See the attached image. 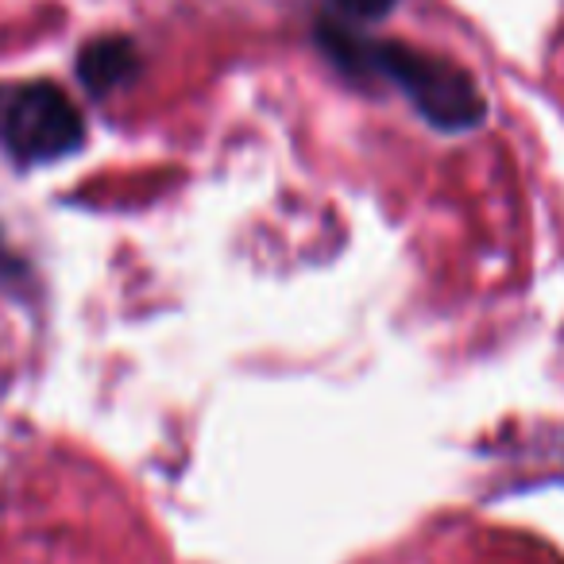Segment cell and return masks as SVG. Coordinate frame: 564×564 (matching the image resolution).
<instances>
[{"label":"cell","mask_w":564,"mask_h":564,"mask_svg":"<svg viewBox=\"0 0 564 564\" xmlns=\"http://www.w3.org/2000/svg\"><path fill=\"white\" fill-rule=\"evenodd\" d=\"M325 43L348 70L383 74L394 86H402L410 101H414V109L430 124L445 128V132L476 128L487 117L484 89L476 86V78L468 70H460V66L445 63V58L402 47V43L356 40L352 32H340L333 24H325Z\"/></svg>","instance_id":"cell-1"},{"label":"cell","mask_w":564,"mask_h":564,"mask_svg":"<svg viewBox=\"0 0 564 564\" xmlns=\"http://www.w3.org/2000/svg\"><path fill=\"white\" fill-rule=\"evenodd\" d=\"M86 120L78 105L51 82L24 86L4 109V143L20 163H55L82 148Z\"/></svg>","instance_id":"cell-2"},{"label":"cell","mask_w":564,"mask_h":564,"mask_svg":"<svg viewBox=\"0 0 564 564\" xmlns=\"http://www.w3.org/2000/svg\"><path fill=\"white\" fill-rule=\"evenodd\" d=\"M135 70V51L128 40H97L82 51L78 74L86 82L89 94H112L117 86H124Z\"/></svg>","instance_id":"cell-3"},{"label":"cell","mask_w":564,"mask_h":564,"mask_svg":"<svg viewBox=\"0 0 564 564\" xmlns=\"http://www.w3.org/2000/svg\"><path fill=\"white\" fill-rule=\"evenodd\" d=\"M340 12H348V17H356V20H379V17H387V12L399 4V0H333Z\"/></svg>","instance_id":"cell-4"}]
</instances>
